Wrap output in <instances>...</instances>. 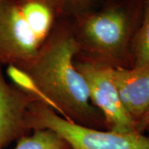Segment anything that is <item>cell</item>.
Returning <instances> with one entry per match:
<instances>
[{"instance_id": "obj_1", "label": "cell", "mask_w": 149, "mask_h": 149, "mask_svg": "<svg viewBox=\"0 0 149 149\" xmlns=\"http://www.w3.org/2000/svg\"><path fill=\"white\" fill-rule=\"evenodd\" d=\"M78 53L69 20L62 18L37 57L21 69L58 107L63 118L105 129L101 113L92 104L85 79L75 66Z\"/></svg>"}, {"instance_id": "obj_2", "label": "cell", "mask_w": 149, "mask_h": 149, "mask_svg": "<svg viewBox=\"0 0 149 149\" xmlns=\"http://www.w3.org/2000/svg\"><path fill=\"white\" fill-rule=\"evenodd\" d=\"M143 0H107L70 18L78 44L76 58L116 67L131 66V45L139 27Z\"/></svg>"}, {"instance_id": "obj_3", "label": "cell", "mask_w": 149, "mask_h": 149, "mask_svg": "<svg viewBox=\"0 0 149 149\" xmlns=\"http://www.w3.org/2000/svg\"><path fill=\"white\" fill-rule=\"evenodd\" d=\"M62 18L56 0L0 1V67H25Z\"/></svg>"}, {"instance_id": "obj_4", "label": "cell", "mask_w": 149, "mask_h": 149, "mask_svg": "<svg viewBox=\"0 0 149 149\" xmlns=\"http://www.w3.org/2000/svg\"><path fill=\"white\" fill-rule=\"evenodd\" d=\"M32 128H47L60 135L70 149H149L143 133H117L68 121L37 102L32 109Z\"/></svg>"}, {"instance_id": "obj_5", "label": "cell", "mask_w": 149, "mask_h": 149, "mask_svg": "<svg viewBox=\"0 0 149 149\" xmlns=\"http://www.w3.org/2000/svg\"><path fill=\"white\" fill-rule=\"evenodd\" d=\"M75 66L84 77L92 104L101 113L107 130L117 133L139 132L123 104L113 78V68L82 59Z\"/></svg>"}, {"instance_id": "obj_6", "label": "cell", "mask_w": 149, "mask_h": 149, "mask_svg": "<svg viewBox=\"0 0 149 149\" xmlns=\"http://www.w3.org/2000/svg\"><path fill=\"white\" fill-rule=\"evenodd\" d=\"M37 100L6 80L0 67V149L31 133Z\"/></svg>"}, {"instance_id": "obj_7", "label": "cell", "mask_w": 149, "mask_h": 149, "mask_svg": "<svg viewBox=\"0 0 149 149\" xmlns=\"http://www.w3.org/2000/svg\"><path fill=\"white\" fill-rule=\"evenodd\" d=\"M113 78L123 104L138 129L149 107V63L113 68Z\"/></svg>"}, {"instance_id": "obj_8", "label": "cell", "mask_w": 149, "mask_h": 149, "mask_svg": "<svg viewBox=\"0 0 149 149\" xmlns=\"http://www.w3.org/2000/svg\"><path fill=\"white\" fill-rule=\"evenodd\" d=\"M6 67V73L13 85L62 117L61 112L58 107L43 93L37 83L24 70L14 65H8Z\"/></svg>"}, {"instance_id": "obj_9", "label": "cell", "mask_w": 149, "mask_h": 149, "mask_svg": "<svg viewBox=\"0 0 149 149\" xmlns=\"http://www.w3.org/2000/svg\"><path fill=\"white\" fill-rule=\"evenodd\" d=\"M130 56L131 66L149 63V0H143V15L132 41Z\"/></svg>"}, {"instance_id": "obj_10", "label": "cell", "mask_w": 149, "mask_h": 149, "mask_svg": "<svg viewBox=\"0 0 149 149\" xmlns=\"http://www.w3.org/2000/svg\"><path fill=\"white\" fill-rule=\"evenodd\" d=\"M14 149H70L68 143L54 131L37 128L17 140Z\"/></svg>"}, {"instance_id": "obj_11", "label": "cell", "mask_w": 149, "mask_h": 149, "mask_svg": "<svg viewBox=\"0 0 149 149\" xmlns=\"http://www.w3.org/2000/svg\"><path fill=\"white\" fill-rule=\"evenodd\" d=\"M107 0H56L63 18H70L91 10Z\"/></svg>"}, {"instance_id": "obj_12", "label": "cell", "mask_w": 149, "mask_h": 149, "mask_svg": "<svg viewBox=\"0 0 149 149\" xmlns=\"http://www.w3.org/2000/svg\"><path fill=\"white\" fill-rule=\"evenodd\" d=\"M149 123V107L148 109L147 112L145 113L143 117L142 118V119L140 120L139 125H138V131L139 133H143V129L144 126Z\"/></svg>"}, {"instance_id": "obj_13", "label": "cell", "mask_w": 149, "mask_h": 149, "mask_svg": "<svg viewBox=\"0 0 149 149\" xmlns=\"http://www.w3.org/2000/svg\"><path fill=\"white\" fill-rule=\"evenodd\" d=\"M144 132H148L149 133V123L144 126L143 129V133H144Z\"/></svg>"}, {"instance_id": "obj_14", "label": "cell", "mask_w": 149, "mask_h": 149, "mask_svg": "<svg viewBox=\"0 0 149 149\" xmlns=\"http://www.w3.org/2000/svg\"><path fill=\"white\" fill-rule=\"evenodd\" d=\"M0 1H3V0H0Z\"/></svg>"}]
</instances>
